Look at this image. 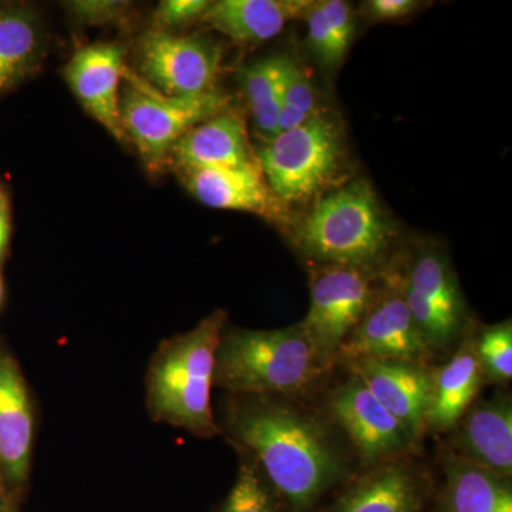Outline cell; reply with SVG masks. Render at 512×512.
Masks as SVG:
<instances>
[{
  "mask_svg": "<svg viewBox=\"0 0 512 512\" xmlns=\"http://www.w3.org/2000/svg\"><path fill=\"white\" fill-rule=\"evenodd\" d=\"M322 110L319 106L318 92L309 74L291 56L282 55L279 133L301 126Z\"/></svg>",
  "mask_w": 512,
  "mask_h": 512,
  "instance_id": "d4e9b609",
  "label": "cell"
},
{
  "mask_svg": "<svg viewBox=\"0 0 512 512\" xmlns=\"http://www.w3.org/2000/svg\"><path fill=\"white\" fill-rule=\"evenodd\" d=\"M308 23L306 45L320 66L335 72L348 56L355 37V15L343 0L313 2L305 16Z\"/></svg>",
  "mask_w": 512,
  "mask_h": 512,
  "instance_id": "603a6c76",
  "label": "cell"
},
{
  "mask_svg": "<svg viewBox=\"0 0 512 512\" xmlns=\"http://www.w3.org/2000/svg\"><path fill=\"white\" fill-rule=\"evenodd\" d=\"M218 512H285V508L261 468L244 453L235 483Z\"/></svg>",
  "mask_w": 512,
  "mask_h": 512,
  "instance_id": "4316f807",
  "label": "cell"
},
{
  "mask_svg": "<svg viewBox=\"0 0 512 512\" xmlns=\"http://www.w3.org/2000/svg\"><path fill=\"white\" fill-rule=\"evenodd\" d=\"M433 468L421 456L366 468L323 512H433Z\"/></svg>",
  "mask_w": 512,
  "mask_h": 512,
  "instance_id": "7c38bea8",
  "label": "cell"
},
{
  "mask_svg": "<svg viewBox=\"0 0 512 512\" xmlns=\"http://www.w3.org/2000/svg\"><path fill=\"white\" fill-rule=\"evenodd\" d=\"M284 396H237L231 440L258 464L285 512H323L362 471L348 441L318 403Z\"/></svg>",
  "mask_w": 512,
  "mask_h": 512,
  "instance_id": "6da1fadb",
  "label": "cell"
},
{
  "mask_svg": "<svg viewBox=\"0 0 512 512\" xmlns=\"http://www.w3.org/2000/svg\"><path fill=\"white\" fill-rule=\"evenodd\" d=\"M433 512H512V478L437 448Z\"/></svg>",
  "mask_w": 512,
  "mask_h": 512,
  "instance_id": "2e32d148",
  "label": "cell"
},
{
  "mask_svg": "<svg viewBox=\"0 0 512 512\" xmlns=\"http://www.w3.org/2000/svg\"><path fill=\"white\" fill-rule=\"evenodd\" d=\"M10 238V215L8 201L0 205V259L5 255Z\"/></svg>",
  "mask_w": 512,
  "mask_h": 512,
  "instance_id": "4dcf8cb0",
  "label": "cell"
},
{
  "mask_svg": "<svg viewBox=\"0 0 512 512\" xmlns=\"http://www.w3.org/2000/svg\"><path fill=\"white\" fill-rule=\"evenodd\" d=\"M33 414L18 366L0 357V467L13 481L28 476Z\"/></svg>",
  "mask_w": 512,
  "mask_h": 512,
  "instance_id": "44dd1931",
  "label": "cell"
},
{
  "mask_svg": "<svg viewBox=\"0 0 512 512\" xmlns=\"http://www.w3.org/2000/svg\"><path fill=\"white\" fill-rule=\"evenodd\" d=\"M383 269L353 266L309 268L311 303L299 325L311 340L320 365L329 377L335 373L340 346L359 325L375 298Z\"/></svg>",
  "mask_w": 512,
  "mask_h": 512,
  "instance_id": "ba28073f",
  "label": "cell"
},
{
  "mask_svg": "<svg viewBox=\"0 0 512 512\" xmlns=\"http://www.w3.org/2000/svg\"><path fill=\"white\" fill-rule=\"evenodd\" d=\"M3 202H6V198L5 195L2 194V191H0V205H2Z\"/></svg>",
  "mask_w": 512,
  "mask_h": 512,
  "instance_id": "1f68e13d",
  "label": "cell"
},
{
  "mask_svg": "<svg viewBox=\"0 0 512 512\" xmlns=\"http://www.w3.org/2000/svg\"><path fill=\"white\" fill-rule=\"evenodd\" d=\"M420 8L414 0H370L365 3L367 18L375 22H394L406 19Z\"/></svg>",
  "mask_w": 512,
  "mask_h": 512,
  "instance_id": "f546056e",
  "label": "cell"
},
{
  "mask_svg": "<svg viewBox=\"0 0 512 512\" xmlns=\"http://www.w3.org/2000/svg\"><path fill=\"white\" fill-rule=\"evenodd\" d=\"M329 376L301 325L222 332L214 384L235 396L306 399Z\"/></svg>",
  "mask_w": 512,
  "mask_h": 512,
  "instance_id": "3957f363",
  "label": "cell"
},
{
  "mask_svg": "<svg viewBox=\"0 0 512 512\" xmlns=\"http://www.w3.org/2000/svg\"><path fill=\"white\" fill-rule=\"evenodd\" d=\"M434 366L402 360H360L342 367L365 383L373 396L399 420L417 446L427 437Z\"/></svg>",
  "mask_w": 512,
  "mask_h": 512,
  "instance_id": "4fadbf2b",
  "label": "cell"
},
{
  "mask_svg": "<svg viewBox=\"0 0 512 512\" xmlns=\"http://www.w3.org/2000/svg\"><path fill=\"white\" fill-rule=\"evenodd\" d=\"M227 319V312L218 309L190 332L165 343L148 380V404L154 417L198 437L220 433L212 412L211 389Z\"/></svg>",
  "mask_w": 512,
  "mask_h": 512,
  "instance_id": "277c9868",
  "label": "cell"
},
{
  "mask_svg": "<svg viewBox=\"0 0 512 512\" xmlns=\"http://www.w3.org/2000/svg\"><path fill=\"white\" fill-rule=\"evenodd\" d=\"M171 163L181 168H231L247 170L259 167L249 144L247 126L241 114L227 109L210 120L191 128L171 150Z\"/></svg>",
  "mask_w": 512,
  "mask_h": 512,
  "instance_id": "ac0fdd59",
  "label": "cell"
},
{
  "mask_svg": "<svg viewBox=\"0 0 512 512\" xmlns=\"http://www.w3.org/2000/svg\"><path fill=\"white\" fill-rule=\"evenodd\" d=\"M444 446L458 457L512 478V396L498 387L491 396L478 397L447 434Z\"/></svg>",
  "mask_w": 512,
  "mask_h": 512,
  "instance_id": "5bb4252c",
  "label": "cell"
},
{
  "mask_svg": "<svg viewBox=\"0 0 512 512\" xmlns=\"http://www.w3.org/2000/svg\"><path fill=\"white\" fill-rule=\"evenodd\" d=\"M0 298H2V281H0Z\"/></svg>",
  "mask_w": 512,
  "mask_h": 512,
  "instance_id": "d6a6232c",
  "label": "cell"
},
{
  "mask_svg": "<svg viewBox=\"0 0 512 512\" xmlns=\"http://www.w3.org/2000/svg\"><path fill=\"white\" fill-rule=\"evenodd\" d=\"M403 292L421 338L443 362L476 326L446 252L421 245L400 259Z\"/></svg>",
  "mask_w": 512,
  "mask_h": 512,
  "instance_id": "8992f818",
  "label": "cell"
},
{
  "mask_svg": "<svg viewBox=\"0 0 512 512\" xmlns=\"http://www.w3.org/2000/svg\"><path fill=\"white\" fill-rule=\"evenodd\" d=\"M360 360L437 365L404 298L402 268L397 256L383 269L379 289L365 316L340 346L335 372Z\"/></svg>",
  "mask_w": 512,
  "mask_h": 512,
  "instance_id": "30bf717a",
  "label": "cell"
},
{
  "mask_svg": "<svg viewBox=\"0 0 512 512\" xmlns=\"http://www.w3.org/2000/svg\"><path fill=\"white\" fill-rule=\"evenodd\" d=\"M483 376L474 350V329L443 362L434 366L427 436H447L480 397Z\"/></svg>",
  "mask_w": 512,
  "mask_h": 512,
  "instance_id": "d6986e66",
  "label": "cell"
},
{
  "mask_svg": "<svg viewBox=\"0 0 512 512\" xmlns=\"http://www.w3.org/2000/svg\"><path fill=\"white\" fill-rule=\"evenodd\" d=\"M228 94L214 89L194 97H168L140 79H130L120 94V119L150 168L170 158L171 150L195 126L229 109Z\"/></svg>",
  "mask_w": 512,
  "mask_h": 512,
  "instance_id": "52a82bcc",
  "label": "cell"
},
{
  "mask_svg": "<svg viewBox=\"0 0 512 512\" xmlns=\"http://www.w3.org/2000/svg\"><path fill=\"white\" fill-rule=\"evenodd\" d=\"M348 141L342 121L328 110L265 140L256 158L268 187L286 210L311 205L348 183Z\"/></svg>",
  "mask_w": 512,
  "mask_h": 512,
  "instance_id": "5b68a950",
  "label": "cell"
},
{
  "mask_svg": "<svg viewBox=\"0 0 512 512\" xmlns=\"http://www.w3.org/2000/svg\"><path fill=\"white\" fill-rule=\"evenodd\" d=\"M211 3L207 0H164L158 5L154 20L158 29L165 32L187 28L204 18Z\"/></svg>",
  "mask_w": 512,
  "mask_h": 512,
  "instance_id": "83f0119b",
  "label": "cell"
},
{
  "mask_svg": "<svg viewBox=\"0 0 512 512\" xmlns=\"http://www.w3.org/2000/svg\"><path fill=\"white\" fill-rule=\"evenodd\" d=\"M396 237L394 224L365 178L322 195L291 224L293 247L311 266L383 269L394 258Z\"/></svg>",
  "mask_w": 512,
  "mask_h": 512,
  "instance_id": "7a4b0ae2",
  "label": "cell"
},
{
  "mask_svg": "<svg viewBox=\"0 0 512 512\" xmlns=\"http://www.w3.org/2000/svg\"><path fill=\"white\" fill-rule=\"evenodd\" d=\"M137 64L144 82L164 96H200L215 89L221 49L205 37L150 30L138 43Z\"/></svg>",
  "mask_w": 512,
  "mask_h": 512,
  "instance_id": "8fae6325",
  "label": "cell"
},
{
  "mask_svg": "<svg viewBox=\"0 0 512 512\" xmlns=\"http://www.w3.org/2000/svg\"><path fill=\"white\" fill-rule=\"evenodd\" d=\"M312 5V0H220L202 20L238 45H259L292 20L305 19Z\"/></svg>",
  "mask_w": 512,
  "mask_h": 512,
  "instance_id": "ffe728a7",
  "label": "cell"
},
{
  "mask_svg": "<svg viewBox=\"0 0 512 512\" xmlns=\"http://www.w3.org/2000/svg\"><path fill=\"white\" fill-rule=\"evenodd\" d=\"M474 350L484 384L507 387L512 379L511 319L474 328Z\"/></svg>",
  "mask_w": 512,
  "mask_h": 512,
  "instance_id": "484cf974",
  "label": "cell"
},
{
  "mask_svg": "<svg viewBox=\"0 0 512 512\" xmlns=\"http://www.w3.org/2000/svg\"><path fill=\"white\" fill-rule=\"evenodd\" d=\"M66 5L73 19L87 26L117 22L130 9V3L123 0H73Z\"/></svg>",
  "mask_w": 512,
  "mask_h": 512,
  "instance_id": "f1b7e54d",
  "label": "cell"
},
{
  "mask_svg": "<svg viewBox=\"0 0 512 512\" xmlns=\"http://www.w3.org/2000/svg\"><path fill=\"white\" fill-rule=\"evenodd\" d=\"M43 52L42 32L29 10H0V97L35 72Z\"/></svg>",
  "mask_w": 512,
  "mask_h": 512,
  "instance_id": "7402d4cb",
  "label": "cell"
},
{
  "mask_svg": "<svg viewBox=\"0 0 512 512\" xmlns=\"http://www.w3.org/2000/svg\"><path fill=\"white\" fill-rule=\"evenodd\" d=\"M0 512H13V511L5 510V511H0Z\"/></svg>",
  "mask_w": 512,
  "mask_h": 512,
  "instance_id": "836d02e7",
  "label": "cell"
},
{
  "mask_svg": "<svg viewBox=\"0 0 512 512\" xmlns=\"http://www.w3.org/2000/svg\"><path fill=\"white\" fill-rule=\"evenodd\" d=\"M242 87L258 133L264 140L279 133L282 55L249 64L241 72Z\"/></svg>",
  "mask_w": 512,
  "mask_h": 512,
  "instance_id": "cb8c5ba5",
  "label": "cell"
},
{
  "mask_svg": "<svg viewBox=\"0 0 512 512\" xmlns=\"http://www.w3.org/2000/svg\"><path fill=\"white\" fill-rule=\"evenodd\" d=\"M342 372V379L323 389L318 406L348 441L362 470L424 454L365 383L348 370Z\"/></svg>",
  "mask_w": 512,
  "mask_h": 512,
  "instance_id": "9c48e42d",
  "label": "cell"
},
{
  "mask_svg": "<svg viewBox=\"0 0 512 512\" xmlns=\"http://www.w3.org/2000/svg\"><path fill=\"white\" fill-rule=\"evenodd\" d=\"M178 171L188 190L208 207L252 212L279 225L289 222V211L266 184L261 168H181Z\"/></svg>",
  "mask_w": 512,
  "mask_h": 512,
  "instance_id": "e0dca14e",
  "label": "cell"
},
{
  "mask_svg": "<svg viewBox=\"0 0 512 512\" xmlns=\"http://www.w3.org/2000/svg\"><path fill=\"white\" fill-rule=\"evenodd\" d=\"M126 50L116 43H96L74 53L64 74L70 89L94 120L124 140L120 119V83L126 76Z\"/></svg>",
  "mask_w": 512,
  "mask_h": 512,
  "instance_id": "9a60e30c",
  "label": "cell"
}]
</instances>
